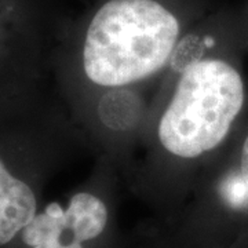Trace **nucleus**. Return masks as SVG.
I'll return each mask as SVG.
<instances>
[{"label": "nucleus", "instance_id": "f257e3e1", "mask_svg": "<svg viewBox=\"0 0 248 248\" xmlns=\"http://www.w3.org/2000/svg\"><path fill=\"white\" fill-rule=\"evenodd\" d=\"M203 0H101L83 31L86 76L101 87L148 79L170 61Z\"/></svg>", "mask_w": 248, "mask_h": 248}, {"label": "nucleus", "instance_id": "f03ea898", "mask_svg": "<svg viewBox=\"0 0 248 248\" xmlns=\"http://www.w3.org/2000/svg\"><path fill=\"white\" fill-rule=\"evenodd\" d=\"M246 101L244 80L229 62L204 58L181 73L160 117L161 146L179 159L192 160L218 148Z\"/></svg>", "mask_w": 248, "mask_h": 248}, {"label": "nucleus", "instance_id": "7ed1b4c3", "mask_svg": "<svg viewBox=\"0 0 248 248\" xmlns=\"http://www.w3.org/2000/svg\"><path fill=\"white\" fill-rule=\"evenodd\" d=\"M36 215V197L25 181L10 172L0 157V247L25 229Z\"/></svg>", "mask_w": 248, "mask_h": 248}, {"label": "nucleus", "instance_id": "20e7f679", "mask_svg": "<svg viewBox=\"0 0 248 248\" xmlns=\"http://www.w3.org/2000/svg\"><path fill=\"white\" fill-rule=\"evenodd\" d=\"M65 217L75 237L80 243H86L102 234L109 214L105 203L98 196L80 192L71 197Z\"/></svg>", "mask_w": 248, "mask_h": 248}, {"label": "nucleus", "instance_id": "39448f33", "mask_svg": "<svg viewBox=\"0 0 248 248\" xmlns=\"http://www.w3.org/2000/svg\"><path fill=\"white\" fill-rule=\"evenodd\" d=\"M66 229L65 210L58 203H50L42 214L22 231V240L31 248H84L81 243L65 244L62 233Z\"/></svg>", "mask_w": 248, "mask_h": 248}, {"label": "nucleus", "instance_id": "423d86ee", "mask_svg": "<svg viewBox=\"0 0 248 248\" xmlns=\"http://www.w3.org/2000/svg\"><path fill=\"white\" fill-rule=\"evenodd\" d=\"M240 179L243 185V193L240 195L239 200L234 207L237 208H247L248 207V134L241 146L240 153Z\"/></svg>", "mask_w": 248, "mask_h": 248}, {"label": "nucleus", "instance_id": "0eeeda50", "mask_svg": "<svg viewBox=\"0 0 248 248\" xmlns=\"http://www.w3.org/2000/svg\"><path fill=\"white\" fill-rule=\"evenodd\" d=\"M18 4H19L18 0H0V16L7 13L9 10L17 7Z\"/></svg>", "mask_w": 248, "mask_h": 248}]
</instances>
